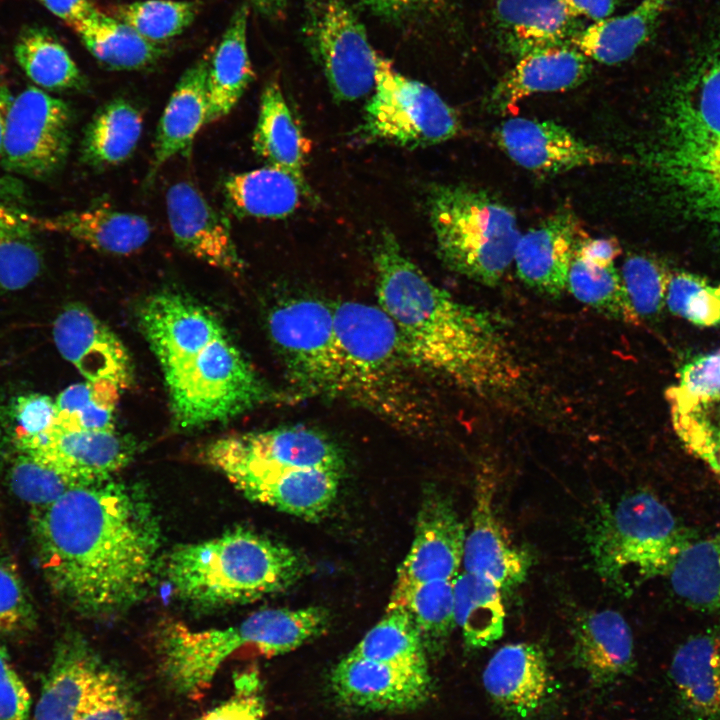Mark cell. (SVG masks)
<instances>
[{
    "label": "cell",
    "mask_w": 720,
    "mask_h": 720,
    "mask_svg": "<svg viewBox=\"0 0 720 720\" xmlns=\"http://www.w3.org/2000/svg\"><path fill=\"white\" fill-rule=\"evenodd\" d=\"M567 289L578 301L612 319L628 324L640 322L614 263L591 261L575 253Z\"/></svg>",
    "instance_id": "7bdbcfd3"
},
{
    "label": "cell",
    "mask_w": 720,
    "mask_h": 720,
    "mask_svg": "<svg viewBox=\"0 0 720 720\" xmlns=\"http://www.w3.org/2000/svg\"><path fill=\"white\" fill-rule=\"evenodd\" d=\"M373 91L359 127L367 140L426 147L450 140L462 129L458 113L436 91L380 56Z\"/></svg>",
    "instance_id": "30bf717a"
},
{
    "label": "cell",
    "mask_w": 720,
    "mask_h": 720,
    "mask_svg": "<svg viewBox=\"0 0 720 720\" xmlns=\"http://www.w3.org/2000/svg\"><path fill=\"white\" fill-rule=\"evenodd\" d=\"M55 16L76 31L99 9L93 0H40Z\"/></svg>",
    "instance_id": "6f0895ef"
},
{
    "label": "cell",
    "mask_w": 720,
    "mask_h": 720,
    "mask_svg": "<svg viewBox=\"0 0 720 720\" xmlns=\"http://www.w3.org/2000/svg\"><path fill=\"white\" fill-rule=\"evenodd\" d=\"M575 253L591 261L614 263L621 248L613 239L587 238L579 240Z\"/></svg>",
    "instance_id": "680465c9"
},
{
    "label": "cell",
    "mask_w": 720,
    "mask_h": 720,
    "mask_svg": "<svg viewBox=\"0 0 720 720\" xmlns=\"http://www.w3.org/2000/svg\"><path fill=\"white\" fill-rule=\"evenodd\" d=\"M37 624L31 596L13 564L0 559V633L23 634Z\"/></svg>",
    "instance_id": "f907efd6"
},
{
    "label": "cell",
    "mask_w": 720,
    "mask_h": 720,
    "mask_svg": "<svg viewBox=\"0 0 720 720\" xmlns=\"http://www.w3.org/2000/svg\"><path fill=\"white\" fill-rule=\"evenodd\" d=\"M575 17H586L594 22L606 19L615 10L616 0H562Z\"/></svg>",
    "instance_id": "91938a15"
},
{
    "label": "cell",
    "mask_w": 720,
    "mask_h": 720,
    "mask_svg": "<svg viewBox=\"0 0 720 720\" xmlns=\"http://www.w3.org/2000/svg\"><path fill=\"white\" fill-rule=\"evenodd\" d=\"M349 655L377 662L427 664L419 630L405 607L388 606L385 616Z\"/></svg>",
    "instance_id": "f6af8a7d"
},
{
    "label": "cell",
    "mask_w": 720,
    "mask_h": 720,
    "mask_svg": "<svg viewBox=\"0 0 720 720\" xmlns=\"http://www.w3.org/2000/svg\"><path fill=\"white\" fill-rule=\"evenodd\" d=\"M671 271L656 259L633 254L626 257L620 275L639 320L657 317L665 307Z\"/></svg>",
    "instance_id": "c3c4849f"
},
{
    "label": "cell",
    "mask_w": 720,
    "mask_h": 720,
    "mask_svg": "<svg viewBox=\"0 0 720 720\" xmlns=\"http://www.w3.org/2000/svg\"><path fill=\"white\" fill-rule=\"evenodd\" d=\"M378 305L423 370L478 394L504 392L520 377L494 317L432 282L390 231L374 251Z\"/></svg>",
    "instance_id": "7a4b0ae2"
},
{
    "label": "cell",
    "mask_w": 720,
    "mask_h": 720,
    "mask_svg": "<svg viewBox=\"0 0 720 720\" xmlns=\"http://www.w3.org/2000/svg\"><path fill=\"white\" fill-rule=\"evenodd\" d=\"M143 130L140 110L124 98H116L96 112L81 142V158L94 168L116 166L136 149Z\"/></svg>",
    "instance_id": "d590c367"
},
{
    "label": "cell",
    "mask_w": 720,
    "mask_h": 720,
    "mask_svg": "<svg viewBox=\"0 0 720 720\" xmlns=\"http://www.w3.org/2000/svg\"><path fill=\"white\" fill-rule=\"evenodd\" d=\"M166 568L181 599L202 607H221L283 591L303 576L306 566L290 547L238 528L175 548Z\"/></svg>",
    "instance_id": "8992f818"
},
{
    "label": "cell",
    "mask_w": 720,
    "mask_h": 720,
    "mask_svg": "<svg viewBox=\"0 0 720 720\" xmlns=\"http://www.w3.org/2000/svg\"><path fill=\"white\" fill-rule=\"evenodd\" d=\"M667 576L673 592L687 606L720 613V529L683 549Z\"/></svg>",
    "instance_id": "f35d334b"
},
{
    "label": "cell",
    "mask_w": 720,
    "mask_h": 720,
    "mask_svg": "<svg viewBox=\"0 0 720 720\" xmlns=\"http://www.w3.org/2000/svg\"><path fill=\"white\" fill-rule=\"evenodd\" d=\"M200 8L199 1L145 0L116 6L113 17L149 41L160 44L184 32Z\"/></svg>",
    "instance_id": "bcb514c9"
},
{
    "label": "cell",
    "mask_w": 720,
    "mask_h": 720,
    "mask_svg": "<svg viewBox=\"0 0 720 720\" xmlns=\"http://www.w3.org/2000/svg\"><path fill=\"white\" fill-rule=\"evenodd\" d=\"M32 532L52 591L80 613L128 608L149 588L160 528L144 493L111 478L34 509Z\"/></svg>",
    "instance_id": "6da1fadb"
},
{
    "label": "cell",
    "mask_w": 720,
    "mask_h": 720,
    "mask_svg": "<svg viewBox=\"0 0 720 720\" xmlns=\"http://www.w3.org/2000/svg\"><path fill=\"white\" fill-rule=\"evenodd\" d=\"M645 161L680 209L720 239V20L668 88Z\"/></svg>",
    "instance_id": "277c9868"
},
{
    "label": "cell",
    "mask_w": 720,
    "mask_h": 720,
    "mask_svg": "<svg viewBox=\"0 0 720 720\" xmlns=\"http://www.w3.org/2000/svg\"><path fill=\"white\" fill-rule=\"evenodd\" d=\"M664 396L678 439L720 480V348L684 362Z\"/></svg>",
    "instance_id": "5bb4252c"
},
{
    "label": "cell",
    "mask_w": 720,
    "mask_h": 720,
    "mask_svg": "<svg viewBox=\"0 0 720 720\" xmlns=\"http://www.w3.org/2000/svg\"><path fill=\"white\" fill-rule=\"evenodd\" d=\"M492 22L500 48L517 59L533 51L571 45L584 28L562 0H496Z\"/></svg>",
    "instance_id": "603a6c76"
},
{
    "label": "cell",
    "mask_w": 720,
    "mask_h": 720,
    "mask_svg": "<svg viewBox=\"0 0 720 720\" xmlns=\"http://www.w3.org/2000/svg\"><path fill=\"white\" fill-rule=\"evenodd\" d=\"M303 34L337 101L373 91L378 55L346 0H304Z\"/></svg>",
    "instance_id": "8fae6325"
},
{
    "label": "cell",
    "mask_w": 720,
    "mask_h": 720,
    "mask_svg": "<svg viewBox=\"0 0 720 720\" xmlns=\"http://www.w3.org/2000/svg\"><path fill=\"white\" fill-rule=\"evenodd\" d=\"M494 486L481 479L475 489L472 526L463 553L465 572L494 583L500 589L522 583L530 567L529 555L510 544L493 510Z\"/></svg>",
    "instance_id": "83f0119b"
},
{
    "label": "cell",
    "mask_w": 720,
    "mask_h": 720,
    "mask_svg": "<svg viewBox=\"0 0 720 720\" xmlns=\"http://www.w3.org/2000/svg\"><path fill=\"white\" fill-rule=\"evenodd\" d=\"M56 416L55 400L40 393H28L15 398L10 406L13 441L47 432Z\"/></svg>",
    "instance_id": "db71d44e"
},
{
    "label": "cell",
    "mask_w": 720,
    "mask_h": 720,
    "mask_svg": "<svg viewBox=\"0 0 720 720\" xmlns=\"http://www.w3.org/2000/svg\"><path fill=\"white\" fill-rule=\"evenodd\" d=\"M330 684L343 704L362 710L417 709L431 696L427 664H396L345 656L333 668Z\"/></svg>",
    "instance_id": "9a60e30c"
},
{
    "label": "cell",
    "mask_w": 720,
    "mask_h": 720,
    "mask_svg": "<svg viewBox=\"0 0 720 720\" xmlns=\"http://www.w3.org/2000/svg\"><path fill=\"white\" fill-rule=\"evenodd\" d=\"M8 481L12 492L33 510L51 505L78 486L51 467L17 450L9 465Z\"/></svg>",
    "instance_id": "681fc988"
},
{
    "label": "cell",
    "mask_w": 720,
    "mask_h": 720,
    "mask_svg": "<svg viewBox=\"0 0 720 720\" xmlns=\"http://www.w3.org/2000/svg\"><path fill=\"white\" fill-rule=\"evenodd\" d=\"M455 622L470 649L491 645L504 634L505 609L500 588L491 581L463 572L454 580Z\"/></svg>",
    "instance_id": "74e56055"
},
{
    "label": "cell",
    "mask_w": 720,
    "mask_h": 720,
    "mask_svg": "<svg viewBox=\"0 0 720 720\" xmlns=\"http://www.w3.org/2000/svg\"><path fill=\"white\" fill-rule=\"evenodd\" d=\"M35 228L24 211L0 201V288L17 291L31 284L43 268Z\"/></svg>",
    "instance_id": "b9f144b4"
},
{
    "label": "cell",
    "mask_w": 720,
    "mask_h": 720,
    "mask_svg": "<svg viewBox=\"0 0 720 720\" xmlns=\"http://www.w3.org/2000/svg\"><path fill=\"white\" fill-rule=\"evenodd\" d=\"M372 13L389 19H400L432 8L441 0H358Z\"/></svg>",
    "instance_id": "9f6ffc18"
},
{
    "label": "cell",
    "mask_w": 720,
    "mask_h": 720,
    "mask_svg": "<svg viewBox=\"0 0 720 720\" xmlns=\"http://www.w3.org/2000/svg\"><path fill=\"white\" fill-rule=\"evenodd\" d=\"M138 323L160 364L178 427L225 422L270 398L221 322L191 298L156 293L140 306Z\"/></svg>",
    "instance_id": "3957f363"
},
{
    "label": "cell",
    "mask_w": 720,
    "mask_h": 720,
    "mask_svg": "<svg viewBox=\"0 0 720 720\" xmlns=\"http://www.w3.org/2000/svg\"><path fill=\"white\" fill-rule=\"evenodd\" d=\"M466 533L452 503L429 489L420 505L415 534L394 588L454 580L463 560Z\"/></svg>",
    "instance_id": "e0dca14e"
},
{
    "label": "cell",
    "mask_w": 720,
    "mask_h": 720,
    "mask_svg": "<svg viewBox=\"0 0 720 720\" xmlns=\"http://www.w3.org/2000/svg\"><path fill=\"white\" fill-rule=\"evenodd\" d=\"M247 2L258 13L270 19H280L284 16L287 7V0H247Z\"/></svg>",
    "instance_id": "94428289"
},
{
    "label": "cell",
    "mask_w": 720,
    "mask_h": 720,
    "mask_svg": "<svg viewBox=\"0 0 720 720\" xmlns=\"http://www.w3.org/2000/svg\"><path fill=\"white\" fill-rule=\"evenodd\" d=\"M205 452L278 468H321L343 472L344 460L324 433L289 426L258 433L230 435L207 445Z\"/></svg>",
    "instance_id": "7402d4cb"
},
{
    "label": "cell",
    "mask_w": 720,
    "mask_h": 720,
    "mask_svg": "<svg viewBox=\"0 0 720 720\" xmlns=\"http://www.w3.org/2000/svg\"><path fill=\"white\" fill-rule=\"evenodd\" d=\"M203 456L249 499L306 520L319 519L328 511L342 474L321 468H278L209 452Z\"/></svg>",
    "instance_id": "4fadbf2b"
},
{
    "label": "cell",
    "mask_w": 720,
    "mask_h": 720,
    "mask_svg": "<svg viewBox=\"0 0 720 720\" xmlns=\"http://www.w3.org/2000/svg\"><path fill=\"white\" fill-rule=\"evenodd\" d=\"M13 95L11 94L7 84L0 77V159L2 155V147L4 141V135L6 130V123L9 114V110L13 101Z\"/></svg>",
    "instance_id": "6125c7cd"
},
{
    "label": "cell",
    "mask_w": 720,
    "mask_h": 720,
    "mask_svg": "<svg viewBox=\"0 0 720 720\" xmlns=\"http://www.w3.org/2000/svg\"><path fill=\"white\" fill-rule=\"evenodd\" d=\"M427 208L444 264L483 285L498 284L521 235L514 211L490 192L464 184L433 186Z\"/></svg>",
    "instance_id": "ba28073f"
},
{
    "label": "cell",
    "mask_w": 720,
    "mask_h": 720,
    "mask_svg": "<svg viewBox=\"0 0 720 720\" xmlns=\"http://www.w3.org/2000/svg\"><path fill=\"white\" fill-rule=\"evenodd\" d=\"M591 71V60L572 45L533 51L518 58L497 82L489 94L488 109L504 114L533 94L575 88Z\"/></svg>",
    "instance_id": "d4e9b609"
},
{
    "label": "cell",
    "mask_w": 720,
    "mask_h": 720,
    "mask_svg": "<svg viewBox=\"0 0 720 720\" xmlns=\"http://www.w3.org/2000/svg\"><path fill=\"white\" fill-rule=\"evenodd\" d=\"M668 674L689 720H720V630H706L682 642Z\"/></svg>",
    "instance_id": "f1b7e54d"
},
{
    "label": "cell",
    "mask_w": 720,
    "mask_h": 720,
    "mask_svg": "<svg viewBox=\"0 0 720 720\" xmlns=\"http://www.w3.org/2000/svg\"><path fill=\"white\" fill-rule=\"evenodd\" d=\"M209 60L210 54L199 59L176 84L159 120L148 181H152L171 158L187 152L201 127L206 125Z\"/></svg>",
    "instance_id": "4dcf8cb0"
},
{
    "label": "cell",
    "mask_w": 720,
    "mask_h": 720,
    "mask_svg": "<svg viewBox=\"0 0 720 720\" xmlns=\"http://www.w3.org/2000/svg\"><path fill=\"white\" fill-rule=\"evenodd\" d=\"M61 356L87 381L110 380L120 389L133 382V366L120 339L81 303H69L53 323Z\"/></svg>",
    "instance_id": "ffe728a7"
},
{
    "label": "cell",
    "mask_w": 720,
    "mask_h": 720,
    "mask_svg": "<svg viewBox=\"0 0 720 720\" xmlns=\"http://www.w3.org/2000/svg\"><path fill=\"white\" fill-rule=\"evenodd\" d=\"M166 211L178 247L197 259L232 274L243 261L231 234L228 220L192 184L181 181L166 193Z\"/></svg>",
    "instance_id": "44dd1931"
},
{
    "label": "cell",
    "mask_w": 720,
    "mask_h": 720,
    "mask_svg": "<svg viewBox=\"0 0 720 720\" xmlns=\"http://www.w3.org/2000/svg\"><path fill=\"white\" fill-rule=\"evenodd\" d=\"M694 536L647 491H636L597 512L588 533L593 566L614 590L630 594L640 583L667 576Z\"/></svg>",
    "instance_id": "52a82bcc"
},
{
    "label": "cell",
    "mask_w": 720,
    "mask_h": 720,
    "mask_svg": "<svg viewBox=\"0 0 720 720\" xmlns=\"http://www.w3.org/2000/svg\"><path fill=\"white\" fill-rule=\"evenodd\" d=\"M397 605L413 618L425 651H439L456 626L453 580L394 588L388 606Z\"/></svg>",
    "instance_id": "60d3db41"
},
{
    "label": "cell",
    "mask_w": 720,
    "mask_h": 720,
    "mask_svg": "<svg viewBox=\"0 0 720 720\" xmlns=\"http://www.w3.org/2000/svg\"><path fill=\"white\" fill-rule=\"evenodd\" d=\"M578 231L576 217L561 210L521 234L513 259L520 280L538 293L559 297L567 289Z\"/></svg>",
    "instance_id": "cb8c5ba5"
},
{
    "label": "cell",
    "mask_w": 720,
    "mask_h": 720,
    "mask_svg": "<svg viewBox=\"0 0 720 720\" xmlns=\"http://www.w3.org/2000/svg\"><path fill=\"white\" fill-rule=\"evenodd\" d=\"M340 397L400 430L422 432L428 409L416 377L420 370L390 317L377 305L332 304Z\"/></svg>",
    "instance_id": "5b68a950"
},
{
    "label": "cell",
    "mask_w": 720,
    "mask_h": 720,
    "mask_svg": "<svg viewBox=\"0 0 720 720\" xmlns=\"http://www.w3.org/2000/svg\"><path fill=\"white\" fill-rule=\"evenodd\" d=\"M265 702L257 674L241 673L234 680L232 695L195 720H262Z\"/></svg>",
    "instance_id": "f5cc1de1"
},
{
    "label": "cell",
    "mask_w": 720,
    "mask_h": 720,
    "mask_svg": "<svg viewBox=\"0 0 720 720\" xmlns=\"http://www.w3.org/2000/svg\"><path fill=\"white\" fill-rule=\"evenodd\" d=\"M266 326L288 382L302 397H340V368L332 304L313 297L278 302Z\"/></svg>",
    "instance_id": "9c48e42d"
},
{
    "label": "cell",
    "mask_w": 720,
    "mask_h": 720,
    "mask_svg": "<svg viewBox=\"0 0 720 720\" xmlns=\"http://www.w3.org/2000/svg\"><path fill=\"white\" fill-rule=\"evenodd\" d=\"M311 193L309 185L270 165L232 174L223 182L226 204L238 217L285 218Z\"/></svg>",
    "instance_id": "1f68e13d"
},
{
    "label": "cell",
    "mask_w": 720,
    "mask_h": 720,
    "mask_svg": "<svg viewBox=\"0 0 720 720\" xmlns=\"http://www.w3.org/2000/svg\"><path fill=\"white\" fill-rule=\"evenodd\" d=\"M77 720H136V705L125 681L107 666Z\"/></svg>",
    "instance_id": "816d5d0a"
},
{
    "label": "cell",
    "mask_w": 720,
    "mask_h": 720,
    "mask_svg": "<svg viewBox=\"0 0 720 720\" xmlns=\"http://www.w3.org/2000/svg\"><path fill=\"white\" fill-rule=\"evenodd\" d=\"M72 113L62 99L28 87L13 98L1 165L32 179H45L64 165L70 149Z\"/></svg>",
    "instance_id": "7c38bea8"
},
{
    "label": "cell",
    "mask_w": 720,
    "mask_h": 720,
    "mask_svg": "<svg viewBox=\"0 0 720 720\" xmlns=\"http://www.w3.org/2000/svg\"><path fill=\"white\" fill-rule=\"evenodd\" d=\"M665 306L697 327L720 328V282L687 271L671 272Z\"/></svg>",
    "instance_id": "7dc6e473"
},
{
    "label": "cell",
    "mask_w": 720,
    "mask_h": 720,
    "mask_svg": "<svg viewBox=\"0 0 720 720\" xmlns=\"http://www.w3.org/2000/svg\"><path fill=\"white\" fill-rule=\"evenodd\" d=\"M14 56L40 89H80L85 81L66 48L44 28H29L18 38Z\"/></svg>",
    "instance_id": "ab89813d"
},
{
    "label": "cell",
    "mask_w": 720,
    "mask_h": 720,
    "mask_svg": "<svg viewBox=\"0 0 720 720\" xmlns=\"http://www.w3.org/2000/svg\"><path fill=\"white\" fill-rule=\"evenodd\" d=\"M495 139L513 162L541 174L554 175L611 160L601 148L553 121L513 117L496 128Z\"/></svg>",
    "instance_id": "d6986e66"
},
{
    "label": "cell",
    "mask_w": 720,
    "mask_h": 720,
    "mask_svg": "<svg viewBox=\"0 0 720 720\" xmlns=\"http://www.w3.org/2000/svg\"><path fill=\"white\" fill-rule=\"evenodd\" d=\"M670 0H642L620 16L584 27L571 45L590 60L614 65L628 60L656 30Z\"/></svg>",
    "instance_id": "e575fe53"
},
{
    "label": "cell",
    "mask_w": 720,
    "mask_h": 720,
    "mask_svg": "<svg viewBox=\"0 0 720 720\" xmlns=\"http://www.w3.org/2000/svg\"><path fill=\"white\" fill-rule=\"evenodd\" d=\"M105 667L79 635L64 636L43 679L33 720H77Z\"/></svg>",
    "instance_id": "4316f807"
},
{
    "label": "cell",
    "mask_w": 720,
    "mask_h": 720,
    "mask_svg": "<svg viewBox=\"0 0 720 720\" xmlns=\"http://www.w3.org/2000/svg\"><path fill=\"white\" fill-rule=\"evenodd\" d=\"M571 657L594 687H607L629 676L635 653L628 622L614 610L583 614L573 625Z\"/></svg>",
    "instance_id": "484cf974"
},
{
    "label": "cell",
    "mask_w": 720,
    "mask_h": 720,
    "mask_svg": "<svg viewBox=\"0 0 720 720\" xmlns=\"http://www.w3.org/2000/svg\"><path fill=\"white\" fill-rule=\"evenodd\" d=\"M252 147L267 165L308 185L304 170L309 144L276 81H269L262 92Z\"/></svg>",
    "instance_id": "836d02e7"
},
{
    "label": "cell",
    "mask_w": 720,
    "mask_h": 720,
    "mask_svg": "<svg viewBox=\"0 0 720 720\" xmlns=\"http://www.w3.org/2000/svg\"><path fill=\"white\" fill-rule=\"evenodd\" d=\"M75 32L87 50L104 66L114 70H138L156 63L164 54L135 29L98 10Z\"/></svg>",
    "instance_id": "8d00e7d4"
},
{
    "label": "cell",
    "mask_w": 720,
    "mask_h": 720,
    "mask_svg": "<svg viewBox=\"0 0 720 720\" xmlns=\"http://www.w3.org/2000/svg\"><path fill=\"white\" fill-rule=\"evenodd\" d=\"M120 388L110 380L85 381L65 388L56 398L51 428L113 431Z\"/></svg>",
    "instance_id": "ee69618b"
},
{
    "label": "cell",
    "mask_w": 720,
    "mask_h": 720,
    "mask_svg": "<svg viewBox=\"0 0 720 720\" xmlns=\"http://www.w3.org/2000/svg\"><path fill=\"white\" fill-rule=\"evenodd\" d=\"M36 229L57 232L81 241L91 248L113 255H129L149 240L151 224L142 215L106 206L38 217L24 212Z\"/></svg>",
    "instance_id": "f546056e"
},
{
    "label": "cell",
    "mask_w": 720,
    "mask_h": 720,
    "mask_svg": "<svg viewBox=\"0 0 720 720\" xmlns=\"http://www.w3.org/2000/svg\"><path fill=\"white\" fill-rule=\"evenodd\" d=\"M0 720H32L28 689L15 670L7 649L1 643Z\"/></svg>",
    "instance_id": "11a10c76"
},
{
    "label": "cell",
    "mask_w": 720,
    "mask_h": 720,
    "mask_svg": "<svg viewBox=\"0 0 720 720\" xmlns=\"http://www.w3.org/2000/svg\"><path fill=\"white\" fill-rule=\"evenodd\" d=\"M23 452L77 485L110 479L134 454V443L116 430L84 431L50 428L13 441Z\"/></svg>",
    "instance_id": "2e32d148"
},
{
    "label": "cell",
    "mask_w": 720,
    "mask_h": 720,
    "mask_svg": "<svg viewBox=\"0 0 720 720\" xmlns=\"http://www.w3.org/2000/svg\"><path fill=\"white\" fill-rule=\"evenodd\" d=\"M482 680L492 703L514 720L541 713L555 692L546 654L540 645L531 642L498 649L485 666Z\"/></svg>",
    "instance_id": "ac0fdd59"
},
{
    "label": "cell",
    "mask_w": 720,
    "mask_h": 720,
    "mask_svg": "<svg viewBox=\"0 0 720 720\" xmlns=\"http://www.w3.org/2000/svg\"><path fill=\"white\" fill-rule=\"evenodd\" d=\"M248 13L247 4L234 11L214 53L210 55L206 124L228 115L255 77L247 49Z\"/></svg>",
    "instance_id": "d6a6232c"
}]
</instances>
